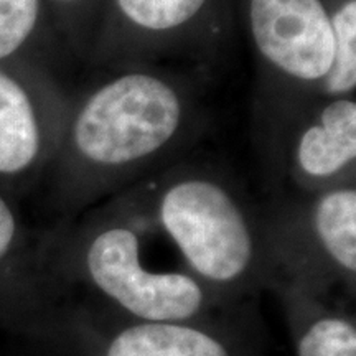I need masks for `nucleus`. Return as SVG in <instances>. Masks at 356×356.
I'll list each match as a JSON object with an SVG mask.
<instances>
[{
  "label": "nucleus",
  "instance_id": "39448f33",
  "mask_svg": "<svg viewBox=\"0 0 356 356\" xmlns=\"http://www.w3.org/2000/svg\"><path fill=\"white\" fill-rule=\"evenodd\" d=\"M269 264L279 259L297 279L296 291L330 280L355 282L356 185L300 193L262 222Z\"/></svg>",
  "mask_w": 356,
  "mask_h": 356
},
{
  "label": "nucleus",
  "instance_id": "f257e3e1",
  "mask_svg": "<svg viewBox=\"0 0 356 356\" xmlns=\"http://www.w3.org/2000/svg\"><path fill=\"white\" fill-rule=\"evenodd\" d=\"M114 70L79 101L66 131L74 181L89 200L165 170L204 121L202 102L185 79L150 65Z\"/></svg>",
  "mask_w": 356,
  "mask_h": 356
},
{
  "label": "nucleus",
  "instance_id": "423d86ee",
  "mask_svg": "<svg viewBox=\"0 0 356 356\" xmlns=\"http://www.w3.org/2000/svg\"><path fill=\"white\" fill-rule=\"evenodd\" d=\"M216 0H104L96 25V63L149 65L218 35Z\"/></svg>",
  "mask_w": 356,
  "mask_h": 356
},
{
  "label": "nucleus",
  "instance_id": "9d476101",
  "mask_svg": "<svg viewBox=\"0 0 356 356\" xmlns=\"http://www.w3.org/2000/svg\"><path fill=\"white\" fill-rule=\"evenodd\" d=\"M327 8L333 30V58L314 99L355 96L356 91V0H335Z\"/></svg>",
  "mask_w": 356,
  "mask_h": 356
},
{
  "label": "nucleus",
  "instance_id": "ddd939ff",
  "mask_svg": "<svg viewBox=\"0 0 356 356\" xmlns=\"http://www.w3.org/2000/svg\"><path fill=\"white\" fill-rule=\"evenodd\" d=\"M17 220L12 208L0 195V261L6 257L15 243Z\"/></svg>",
  "mask_w": 356,
  "mask_h": 356
},
{
  "label": "nucleus",
  "instance_id": "7ed1b4c3",
  "mask_svg": "<svg viewBox=\"0 0 356 356\" xmlns=\"http://www.w3.org/2000/svg\"><path fill=\"white\" fill-rule=\"evenodd\" d=\"M83 269L102 297L139 322L191 323L210 309L216 292L190 273L147 267L140 233L124 207L96 218Z\"/></svg>",
  "mask_w": 356,
  "mask_h": 356
},
{
  "label": "nucleus",
  "instance_id": "0eeeda50",
  "mask_svg": "<svg viewBox=\"0 0 356 356\" xmlns=\"http://www.w3.org/2000/svg\"><path fill=\"white\" fill-rule=\"evenodd\" d=\"M280 162L299 193L356 185V99L318 97L279 115Z\"/></svg>",
  "mask_w": 356,
  "mask_h": 356
},
{
  "label": "nucleus",
  "instance_id": "f8f14e48",
  "mask_svg": "<svg viewBox=\"0 0 356 356\" xmlns=\"http://www.w3.org/2000/svg\"><path fill=\"white\" fill-rule=\"evenodd\" d=\"M43 0H0V61L17 55L37 32Z\"/></svg>",
  "mask_w": 356,
  "mask_h": 356
},
{
  "label": "nucleus",
  "instance_id": "20e7f679",
  "mask_svg": "<svg viewBox=\"0 0 356 356\" xmlns=\"http://www.w3.org/2000/svg\"><path fill=\"white\" fill-rule=\"evenodd\" d=\"M246 24L277 114L314 99L333 58V30L323 0H248Z\"/></svg>",
  "mask_w": 356,
  "mask_h": 356
},
{
  "label": "nucleus",
  "instance_id": "1a4fd4ad",
  "mask_svg": "<svg viewBox=\"0 0 356 356\" xmlns=\"http://www.w3.org/2000/svg\"><path fill=\"white\" fill-rule=\"evenodd\" d=\"M104 356H234L225 341L193 323L137 322L106 345Z\"/></svg>",
  "mask_w": 356,
  "mask_h": 356
},
{
  "label": "nucleus",
  "instance_id": "4468645a",
  "mask_svg": "<svg viewBox=\"0 0 356 356\" xmlns=\"http://www.w3.org/2000/svg\"><path fill=\"white\" fill-rule=\"evenodd\" d=\"M53 2L58 3L60 7L68 8V10H76L83 13V12L91 10L95 6H96V10L97 8H101L104 0H53Z\"/></svg>",
  "mask_w": 356,
  "mask_h": 356
},
{
  "label": "nucleus",
  "instance_id": "f03ea898",
  "mask_svg": "<svg viewBox=\"0 0 356 356\" xmlns=\"http://www.w3.org/2000/svg\"><path fill=\"white\" fill-rule=\"evenodd\" d=\"M127 198L149 213L190 274L213 291L246 287L269 266L262 221L215 168L173 165Z\"/></svg>",
  "mask_w": 356,
  "mask_h": 356
},
{
  "label": "nucleus",
  "instance_id": "6e6552de",
  "mask_svg": "<svg viewBox=\"0 0 356 356\" xmlns=\"http://www.w3.org/2000/svg\"><path fill=\"white\" fill-rule=\"evenodd\" d=\"M44 149V127L30 89L0 68V175L35 167Z\"/></svg>",
  "mask_w": 356,
  "mask_h": 356
},
{
  "label": "nucleus",
  "instance_id": "9b49d317",
  "mask_svg": "<svg viewBox=\"0 0 356 356\" xmlns=\"http://www.w3.org/2000/svg\"><path fill=\"white\" fill-rule=\"evenodd\" d=\"M297 356H356V328L340 314H320L297 340Z\"/></svg>",
  "mask_w": 356,
  "mask_h": 356
}]
</instances>
